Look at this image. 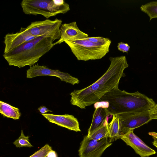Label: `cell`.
<instances>
[{
    "label": "cell",
    "instance_id": "1",
    "mask_svg": "<svg viewBox=\"0 0 157 157\" xmlns=\"http://www.w3.org/2000/svg\"><path fill=\"white\" fill-rule=\"evenodd\" d=\"M110 64L105 73L94 83L71 93L70 102L81 109L98 102L107 92L119 86L120 79L125 76L124 69L128 67L125 56L110 57Z\"/></svg>",
    "mask_w": 157,
    "mask_h": 157
},
{
    "label": "cell",
    "instance_id": "2",
    "mask_svg": "<svg viewBox=\"0 0 157 157\" xmlns=\"http://www.w3.org/2000/svg\"><path fill=\"white\" fill-rule=\"evenodd\" d=\"M99 101L108 103L109 115L133 114L149 111L156 105L153 99L137 91L132 93L121 90L116 86L103 96Z\"/></svg>",
    "mask_w": 157,
    "mask_h": 157
},
{
    "label": "cell",
    "instance_id": "3",
    "mask_svg": "<svg viewBox=\"0 0 157 157\" xmlns=\"http://www.w3.org/2000/svg\"><path fill=\"white\" fill-rule=\"evenodd\" d=\"M52 39L38 37L26 42L3 56L9 65L21 68L33 66L54 46Z\"/></svg>",
    "mask_w": 157,
    "mask_h": 157
},
{
    "label": "cell",
    "instance_id": "4",
    "mask_svg": "<svg viewBox=\"0 0 157 157\" xmlns=\"http://www.w3.org/2000/svg\"><path fill=\"white\" fill-rule=\"evenodd\" d=\"M21 5L25 14H40L46 18L65 13L70 10L69 4L63 0H23Z\"/></svg>",
    "mask_w": 157,
    "mask_h": 157
},
{
    "label": "cell",
    "instance_id": "5",
    "mask_svg": "<svg viewBox=\"0 0 157 157\" xmlns=\"http://www.w3.org/2000/svg\"><path fill=\"white\" fill-rule=\"evenodd\" d=\"M86 37L65 42L78 60L99 59L109 52L110 44H102L92 42Z\"/></svg>",
    "mask_w": 157,
    "mask_h": 157
},
{
    "label": "cell",
    "instance_id": "6",
    "mask_svg": "<svg viewBox=\"0 0 157 157\" xmlns=\"http://www.w3.org/2000/svg\"><path fill=\"white\" fill-rule=\"evenodd\" d=\"M62 22L61 20L57 18L54 20L46 19L35 21L32 22L26 28L34 36L50 38L54 41L60 38V28Z\"/></svg>",
    "mask_w": 157,
    "mask_h": 157
},
{
    "label": "cell",
    "instance_id": "7",
    "mask_svg": "<svg viewBox=\"0 0 157 157\" xmlns=\"http://www.w3.org/2000/svg\"><path fill=\"white\" fill-rule=\"evenodd\" d=\"M112 144L107 137L97 140L90 139L85 136L80 143L78 155L79 157H100Z\"/></svg>",
    "mask_w": 157,
    "mask_h": 157
},
{
    "label": "cell",
    "instance_id": "8",
    "mask_svg": "<svg viewBox=\"0 0 157 157\" xmlns=\"http://www.w3.org/2000/svg\"><path fill=\"white\" fill-rule=\"evenodd\" d=\"M116 115L119 118L121 135L139 127L151 120L149 110L135 113Z\"/></svg>",
    "mask_w": 157,
    "mask_h": 157
},
{
    "label": "cell",
    "instance_id": "9",
    "mask_svg": "<svg viewBox=\"0 0 157 157\" xmlns=\"http://www.w3.org/2000/svg\"><path fill=\"white\" fill-rule=\"evenodd\" d=\"M48 75L56 77L61 80L72 85L79 83L78 79L69 74L60 71L58 70L50 69L44 66L34 65L30 66L27 71L26 77L32 78L40 76Z\"/></svg>",
    "mask_w": 157,
    "mask_h": 157
},
{
    "label": "cell",
    "instance_id": "10",
    "mask_svg": "<svg viewBox=\"0 0 157 157\" xmlns=\"http://www.w3.org/2000/svg\"><path fill=\"white\" fill-rule=\"evenodd\" d=\"M133 129L120 136V139L132 147L140 157H148L156 153L155 151L146 144L135 134Z\"/></svg>",
    "mask_w": 157,
    "mask_h": 157
},
{
    "label": "cell",
    "instance_id": "11",
    "mask_svg": "<svg viewBox=\"0 0 157 157\" xmlns=\"http://www.w3.org/2000/svg\"><path fill=\"white\" fill-rule=\"evenodd\" d=\"M37 37L31 34L26 28L21 27L19 32L8 33L4 37V53H7L26 42Z\"/></svg>",
    "mask_w": 157,
    "mask_h": 157
},
{
    "label": "cell",
    "instance_id": "12",
    "mask_svg": "<svg viewBox=\"0 0 157 157\" xmlns=\"http://www.w3.org/2000/svg\"><path fill=\"white\" fill-rule=\"evenodd\" d=\"M61 37L54 45L60 44L66 41H74L88 37V34L81 31L78 28L76 21L62 24L60 27Z\"/></svg>",
    "mask_w": 157,
    "mask_h": 157
},
{
    "label": "cell",
    "instance_id": "13",
    "mask_svg": "<svg viewBox=\"0 0 157 157\" xmlns=\"http://www.w3.org/2000/svg\"><path fill=\"white\" fill-rule=\"evenodd\" d=\"M48 121L57 125L76 132H80L78 120L72 115H58L50 113L41 114Z\"/></svg>",
    "mask_w": 157,
    "mask_h": 157
},
{
    "label": "cell",
    "instance_id": "14",
    "mask_svg": "<svg viewBox=\"0 0 157 157\" xmlns=\"http://www.w3.org/2000/svg\"><path fill=\"white\" fill-rule=\"evenodd\" d=\"M109 115L107 109L105 106H100L96 107L93 114L90 126L88 130L87 135L100 126Z\"/></svg>",
    "mask_w": 157,
    "mask_h": 157
},
{
    "label": "cell",
    "instance_id": "15",
    "mask_svg": "<svg viewBox=\"0 0 157 157\" xmlns=\"http://www.w3.org/2000/svg\"><path fill=\"white\" fill-rule=\"evenodd\" d=\"M121 135L120 125L119 117L116 115H113V118L109 124L108 139L109 142L112 143L120 139Z\"/></svg>",
    "mask_w": 157,
    "mask_h": 157
},
{
    "label": "cell",
    "instance_id": "16",
    "mask_svg": "<svg viewBox=\"0 0 157 157\" xmlns=\"http://www.w3.org/2000/svg\"><path fill=\"white\" fill-rule=\"evenodd\" d=\"M108 116L106 117L100 126L90 134L87 135L90 139L98 140L105 138H108Z\"/></svg>",
    "mask_w": 157,
    "mask_h": 157
},
{
    "label": "cell",
    "instance_id": "17",
    "mask_svg": "<svg viewBox=\"0 0 157 157\" xmlns=\"http://www.w3.org/2000/svg\"><path fill=\"white\" fill-rule=\"evenodd\" d=\"M0 113L3 116L14 120L19 119L21 115L18 108L2 101H0Z\"/></svg>",
    "mask_w": 157,
    "mask_h": 157
},
{
    "label": "cell",
    "instance_id": "18",
    "mask_svg": "<svg viewBox=\"0 0 157 157\" xmlns=\"http://www.w3.org/2000/svg\"><path fill=\"white\" fill-rule=\"evenodd\" d=\"M140 9L148 16L150 21L153 18H157V2L152 1L142 5Z\"/></svg>",
    "mask_w": 157,
    "mask_h": 157
},
{
    "label": "cell",
    "instance_id": "19",
    "mask_svg": "<svg viewBox=\"0 0 157 157\" xmlns=\"http://www.w3.org/2000/svg\"><path fill=\"white\" fill-rule=\"evenodd\" d=\"M29 137L28 136H25L23 130H22L20 136L13 143V144L17 147H31L33 146L29 142Z\"/></svg>",
    "mask_w": 157,
    "mask_h": 157
},
{
    "label": "cell",
    "instance_id": "20",
    "mask_svg": "<svg viewBox=\"0 0 157 157\" xmlns=\"http://www.w3.org/2000/svg\"><path fill=\"white\" fill-rule=\"evenodd\" d=\"M52 150V147L46 144L29 157H47L48 154Z\"/></svg>",
    "mask_w": 157,
    "mask_h": 157
},
{
    "label": "cell",
    "instance_id": "21",
    "mask_svg": "<svg viewBox=\"0 0 157 157\" xmlns=\"http://www.w3.org/2000/svg\"><path fill=\"white\" fill-rule=\"evenodd\" d=\"M117 47L118 50L120 51L127 53L129 50L130 48V46L128 44L122 42L118 44Z\"/></svg>",
    "mask_w": 157,
    "mask_h": 157
},
{
    "label": "cell",
    "instance_id": "22",
    "mask_svg": "<svg viewBox=\"0 0 157 157\" xmlns=\"http://www.w3.org/2000/svg\"><path fill=\"white\" fill-rule=\"evenodd\" d=\"M150 116L151 120L157 119V104L149 110Z\"/></svg>",
    "mask_w": 157,
    "mask_h": 157
},
{
    "label": "cell",
    "instance_id": "23",
    "mask_svg": "<svg viewBox=\"0 0 157 157\" xmlns=\"http://www.w3.org/2000/svg\"><path fill=\"white\" fill-rule=\"evenodd\" d=\"M38 110L41 113V114H44L45 113L48 112L52 111L48 109L45 106H40L38 109Z\"/></svg>",
    "mask_w": 157,
    "mask_h": 157
},
{
    "label": "cell",
    "instance_id": "24",
    "mask_svg": "<svg viewBox=\"0 0 157 157\" xmlns=\"http://www.w3.org/2000/svg\"><path fill=\"white\" fill-rule=\"evenodd\" d=\"M47 157H58L56 153L52 150L48 154Z\"/></svg>",
    "mask_w": 157,
    "mask_h": 157
},
{
    "label": "cell",
    "instance_id": "25",
    "mask_svg": "<svg viewBox=\"0 0 157 157\" xmlns=\"http://www.w3.org/2000/svg\"><path fill=\"white\" fill-rule=\"evenodd\" d=\"M148 134L152 136L153 138L155 140H157V133L155 132H149Z\"/></svg>",
    "mask_w": 157,
    "mask_h": 157
},
{
    "label": "cell",
    "instance_id": "26",
    "mask_svg": "<svg viewBox=\"0 0 157 157\" xmlns=\"http://www.w3.org/2000/svg\"><path fill=\"white\" fill-rule=\"evenodd\" d=\"M152 144L154 146L157 148V140H154L152 142Z\"/></svg>",
    "mask_w": 157,
    "mask_h": 157
},
{
    "label": "cell",
    "instance_id": "27",
    "mask_svg": "<svg viewBox=\"0 0 157 157\" xmlns=\"http://www.w3.org/2000/svg\"><path fill=\"white\" fill-rule=\"evenodd\" d=\"M156 157H157V156Z\"/></svg>",
    "mask_w": 157,
    "mask_h": 157
}]
</instances>
